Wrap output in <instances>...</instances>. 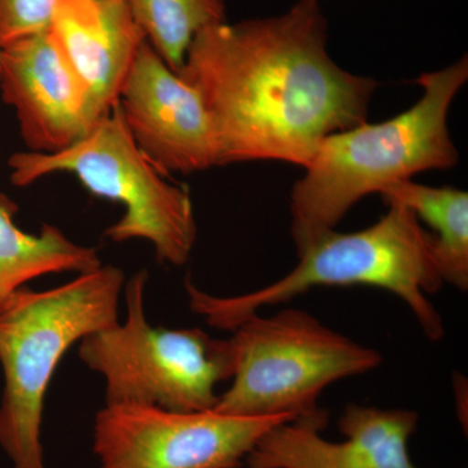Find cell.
I'll return each instance as SVG.
<instances>
[{
  "mask_svg": "<svg viewBox=\"0 0 468 468\" xmlns=\"http://www.w3.org/2000/svg\"><path fill=\"white\" fill-rule=\"evenodd\" d=\"M319 0L197 34L178 76L203 101L217 165L279 160L304 168L326 135L367 122L378 81L329 55Z\"/></svg>",
  "mask_w": 468,
  "mask_h": 468,
  "instance_id": "cell-1",
  "label": "cell"
},
{
  "mask_svg": "<svg viewBox=\"0 0 468 468\" xmlns=\"http://www.w3.org/2000/svg\"><path fill=\"white\" fill-rule=\"evenodd\" d=\"M468 80L467 55L423 73V95L411 109L378 124L326 135L291 194L292 237L297 254L335 229L372 193L411 180L419 172L451 169L460 159L448 128L452 101Z\"/></svg>",
  "mask_w": 468,
  "mask_h": 468,
  "instance_id": "cell-2",
  "label": "cell"
},
{
  "mask_svg": "<svg viewBox=\"0 0 468 468\" xmlns=\"http://www.w3.org/2000/svg\"><path fill=\"white\" fill-rule=\"evenodd\" d=\"M387 203L389 209L374 226L353 233L329 230L298 255L300 263L288 275L258 291L217 297L187 280L190 307L209 325L233 331L263 307L289 302L315 286H375L401 298L430 340H441V315L428 300L443 285L433 260L432 234L411 209Z\"/></svg>",
  "mask_w": 468,
  "mask_h": 468,
  "instance_id": "cell-3",
  "label": "cell"
},
{
  "mask_svg": "<svg viewBox=\"0 0 468 468\" xmlns=\"http://www.w3.org/2000/svg\"><path fill=\"white\" fill-rule=\"evenodd\" d=\"M122 286V270L101 266L50 291L18 289L0 307V448L12 468H46L41 428L52 375L77 341L119 322Z\"/></svg>",
  "mask_w": 468,
  "mask_h": 468,
  "instance_id": "cell-4",
  "label": "cell"
},
{
  "mask_svg": "<svg viewBox=\"0 0 468 468\" xmlns=\"http://www.w3.org/2000/svg\"><path fill=\"white\" fill-rule=\"evenodd\" d=\"M8 165L18 187L52 174L75 175L89 192L124 207L122 218L106 230L111 241L144 239L158 261L176 267L190 260L198 229L189 190L169 183L138 149L119 103L67 149L14 154Z\"/></svg>",
  "mask_w": 468,
  "mask_h": 468,
  "instance_id": "cell-5",
  "label": "cell"
},
{
  "mask_svg": "<svg viewBox=\"0 0 468 468\" xmlns=\"http://www.w3.org/2000/svg\"><path fill=\"white\" fill-rule=\"evenodd\" d=\"M229 338L232 385L214 411L294 419L316 414L320 394L343 378L378 368L383 356L332 331L307 311L288 309L242 320Z\"/></svg>",
  "mask_w": 468,
  "mask_h": 468,
  "instance_id": "cell-6",
  "label": "cell"
},
{
  "mask_svg": "<svg viewBox=\"0 0 468 468\" xmlns=\"http://www.w3.org/2000/svg\"><path fill=\"white\" fill-rule=\"evenodd\" d=\"M146 271L125 288L124 323L82 338L80 358L106 383V405L153 406L169 411H208L218 385L233 375L230 340L198 328H154L144 315Z\"/></svg>",
  "mask_w": 468,
  "mask_h": 468,
  "instance_id": "cell-7",
  "label": "cell"
},
{
  "mask_svg": "<svg viewBox=\"0 0 468 468\" xmlns=\"http://www.w3.org/2000/svg\"><path fill=\"white\" fill-rule=\"evenodd\" d=\"M292 419L106 405L92 451L101 468H237L268 431Z\"/></svg>",
  "mask_w": 468,
  "mask_h": 468,
  "instance_id": "cell-8",
  "label": "cell"
},
{
  "mask_svg": "<svg viewBox=\"0 0 468 468\" xmlns=\"http://www.w3.org/2000/svg\"><path fill=\"white\" fill-rule=\"evenodd\" d=\"M119 106L138 149L163 175L217 165L214 133L201 97L147 41L129 69Z\"/></svg>",
  "mask_w": 468,
  "mask_h": 468,
  "instance_id": "cell-9",
  "label": "cell"
},
{
  "mask_svg": "<svg viewBox=\"0 0 468 468\" xmlns=\"http://www.w3.org/2000/svg\"><path fill=\"white\" fill-rule=\"evenodd\" d=\"M328 412L292 419L268 431L246 458L250 468H418L409 441L419 415L411 410L347 405L338 420L344 441L322 436Z\"/></svg>",
  "mask_w": 468,
  "mask_h": 468,
  "instance_id": "cell-10",
  "label": "cell"
},
{
  "mask_svg": "<svg viewBox=\"0 0 468 468\" xmlns=\"http://www.w3.org/2000/svg\"><path fill=\"white\" fill-rule=\"evenodd\" d=\"M0 90L33 153L67 149L95 124L84 88L50 29L0 50Z\"/></svg>",
  "mask_w": 468,
  "mask_h": 468,
  "instance_id": "cell-11",
  "label": "cell"
},
{
  "mask_svg": "<svg viewBox=\"0 0 468 468\" xmlns=\"http://www.w3.org/2000/svg\"><path fill=\"white\" fill-rule=\"evenodd\" d=\"M50 32L81 82L97 122L119 103L146 37L125 0H55Z\"/></svg>",
  "mask_w": 468,
  "mask_h": 468,
  "instance_id": "cell-12",
  "label": "cell"
},
{
  "mask_svg": "<svg viewBox=\"0 0 468 468\" xmlns=\"http://www.w3.org/2000/svg\"><path fill=\"white\" fill-rule=\"evenodd\" d=\"M17 205L0 194V307L27 282L50 273H85L101 266L94 248L79 245L58 227L29 234L15 224Z\"/></svg>",
  "mask_w": 468,
  "mask_h": 468,
  "instance_id": "cell-13",
  "label": "cell"
},
{
  "mask_svg": "<svg viewBox=\"0 0 468 468\" xmlns=\"http://www.w3.org/2000/svg\"><path fill=\"white\" fill-rule=\"evenodd\" d=\"M385 202L411 209L435 229L432 255L443 282L468 291V194L452 186L433 187L412 180L393 184L380 193Z\"/></svg>",
  "mask_w": 468,
  "mask_h": 468,
  "instance_id": "cell-14",
  "label": "cell"
},
{
  "mask_svg": "<svg viewBox=\"0 0 468 468\" xmlns=\"http://www.w3.org/2000/svg\"><path fill=\"white\" fill-rule=\"evenodd\" d=\"M135 23L165 64L177 73L197 34L226 23L224 0H125Z\"/></svg>",
  "mask_w": 468,
  "mask_h": 468,
  "instance_id": "cell-15",
  "label": "cell"
},
{
  "mask_svg": "<svg viewBox=\"0 0 468 468\" xmlns=\"http://www.w3.org/2000/svg\"><path fill=\"white\" fill-rule=\"evenodd\" d=\"M55 0H0V50L50 29Z\"/></svg>",
  "mask_w": 468,
  "mask_h": 468,
  "instance_id": "cell-16",
  "label": "cell"
}]
</instances>
